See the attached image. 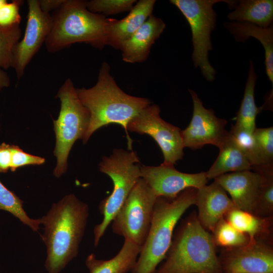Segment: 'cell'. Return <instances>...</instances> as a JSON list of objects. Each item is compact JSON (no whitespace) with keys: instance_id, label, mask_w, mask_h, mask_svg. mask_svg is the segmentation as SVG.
I'll list each match as a JSON object with an SVG mask.
<instances>
[{"instance_id":"2","label":"cell","mask_w":273,"mask_h":273,"mask_svg":"<svg viewBox=\"0 0 273 273\" xmlns=\"http://www.w3.org/2000/svg\"><path fill=\"white\" fill-rule=\"evenodd\" d=\"M76 93L90 115L83 144L87 143L92 135L99 128L115 124L124 129L128 150H132V140L127 130V124L144 108L152 104L151 101L129 95L122 90L111 75L110 66L106 62L101 65L95 85L88 88H77Z\"/></svg>"},{"instance_id":"13","label":"cell","mask_w":273,"mask_h":273,"mask_svg":"<svg viewBox=\"0 0 273 273\" xmlns=\"http://www.w3.org/2000/svg\"><path fill=\"white\" fill-rule=\"evenodd\" d=\"M193 104V112L189 125L181 130L184 148L201 149L204 145L217 147L228 133L227 121L217 117L212 109H206L197 93L189 89Z\"/></svg>"},{"instance_id":"32","label":"cell","mask_w":273,"mask_h":273,"mask_svg":"<svg viewBox=\"0 0 273 273\" xmlns=\"http://www.w3.org/2000/svg\"><path fill=\"white\" fill-rule=\"evenodd\" d=\"M23 3L22 0H13L6 3L0 8V28L20 25L21 20L20 8Z\"/></svg>"},{"instance_id":"33","label":"cell","mask_w":273,"mask_h":273,"mask_svg":"<svg viewBox=\"0 0 273 273\" xmlns=\"http://www.w3.org/2000/svg\"><path fill=\"white\" fill-rule=\"evenodd\" d=\"M11 164L10 170L14 172L19 167L27 165H40L45 162L44 158L28 154L19 146L11 145Z\"/></svg>"},{"instance_id":"30","label":"cell","mask_w":273,"mask_h":273,"mask_svg":"<svg viewBox=\"0 0 273 273\" xmlns=\"http://www.w3.org/2000/svg\"><path fill=\"white\" fill-rule=\"evenodd\" d=\"M253 135L260 159V166L255 169H273V127L256 128Z\"/></svg>"},{"instance_id":"28","label":"cell","mask_w":273,"mask_h":273,"mask_svg":"<svg viewBox=\"0 0 273 273\" xmlns=\"http://www.w3.org/2000/svg\"><path fill=\"white\" fill-rule=\"evenodd\" d=\"M22 37L19 25L8 28H0V67H12L13 52Z\"/></svg>"},{"instance_id":"10","label":"cell","mask_w":273,"mask_h":273,"mask_svg":"<svg viewBox=\"0 0 273 273\" xmlns=\"http://www.w3.org/2000/svg\"><path fill=\"white\" fill-rule=\"evenodd\" d=\"M160 113L157 105H149L129 121L127 130L152 137L162 152L164 160L162 164L174 166L184 155L181 130L164 120Z\"/></svg>"},{"instance_id":"8","label":"cell","mask_w":273,"mask_h":273,"mask_svg":"<svg viewBox=\"0 0 273 273\" xmlns=\"http://www.w3.org/2000/svg\"><path fill=\"white\" fill-rule=\"evenodd\" d=\"M223 0H171L170 3L181 12L189 24L192 32L193 51L192 60L196 68L199 67L205 78L212 81L216 71L208 60L212 49L211 33L216 26V14L213 6Z\"/></svg>"},{"instance_id":"20","label":"cell","mask_w":273,"mask_h":273,"mask_svg":"<svg viewBox=\"0 0 273 273\" xmlns=\"http://www.w3.org/2000/svg\"><path fill=\"white\" fill-rule=\"evenodd\" d=\"M142 248L124 239L122 248L113 258L98 259L92 253L87 257L85 264L89 273H127L134 267Z\"/></svg>"},{"instance_id":"15","label":"cell","mask_w":273,"mask_h":273,"mask_svg":"<svg viewBox=\"0 0 273 273\" xmlns=\"http://www.w3.org/2000/svg\"><path fill=\"white\" fill-rule=\"evenodd\" d=\"M263 179L258 172L245 170L222 174L214 181L230 195L236 208L252 213Z\"/></svg>"},{"instance_id":"16","label":"cell","mask_w":273,"mask_h":273,"mask_svg":"<svg viewBox=\"0 0 273 273\" xmlns=\"http://www.w3.org/2000/svg\"><path fill=\"white\" fill-rule=\"evenodd\" d=\"M195 205L198 208L200 222L212 233L218 222L236 208L226 191L215 181L197 189Z\"/></svg>"},{"instance_id":"6","label":"cell","mask_w":273,"mask_h":273,"mask_svg":"<svg viewBox=\"0 0 273 273\" xmlns=\"http://www.w3.org/2000/svg\"><path fill=\"white\" fill-rule=\"evenodd\" d=\"M136 153L132 150L115 149L109 156H103L99 170L111 179L112 193L100 203L103 215L101 223L94 229V246L97 247L135 184L141 178V164Z\"/></svg>"},{"instance_id":"23","label":"cell","mask_w":273,"mask_h":273,"mask_svg":"<svg viewBox=\"0 0 273 273\" xmlns=\"http://www.w3.org/2000/svg\"><path fill=\"white\" fill-rule=\"evenodd\" d=\"M224 218L238 230L246 234L250 241L257 238L271 239L272 217H261L234 208Z\"/></svg>"},{"instance_id":"31","label":"cell","mask_w":273,"mask_h":273,"mask_svg":"<svg viewBox=\"0 0 273 273\" xmlns=\"http://www.w3.org/2000/svg\"><path fill=\"white\" fill-rule=\"evenodd\" d=\"M135 0H90L86 1L87 9L90 12L105 17L130 11Z\"/></svg>"},{"instance_id":"19","label":"cell","mask_w":273,"mask_h":273,"mask_svg":"<svg viewBox=\"0 0 273 273\" xmlns=\"http://www.w3.org/2000/svg\"><path fill=\"white\" fill-rule=\"evenodd\" d=\"M218 148L219 150L218 156L206 172L208 180L228 173L252 169L250 163L229 131Z\"/></svg>"},{"instance_id":"22","label":"cell","mask_w":273,"mask_h":273,"mask_svg":"<svg viewBox=\"0 0 273 273\" xmlns=\"http://www.w3.org/2000/svg\"><path fill=\"white\" fill-rule=\"evenodd\" d=\"M228 19L233 21L246 22L267 28L272 24V0H241L235 1Z\"/></svg>"},{"instance_id":"24","label":"cell","mask_w":273,"mask_h":273,"mask_svg":"<svg viewBox=\"0 0 273 273\" xmlns=\"http://www.w3.org/2000/svg\"><path fill=\"white\" fill-rule=\"evenodd\" d=\"M257 75L253 63L250 61L248 77L243 99L236 117V125L253 133L256 127L257 115L261 110L255 104L254 90Z\"/></svg>"},{"instance_id":"11","label":"cell","mask_w":273,"mask_h":273,"mask_svg":"<svg viewBox=\"0 0 273 273\" xmlns=\"http://www.w3.org/2000/svg\"><path fill=\"white\" fill-rule=\"evenodd\" d=\"M218 258L222 273H273L271 239L257 238L241 246L223 248Z\"/></svg>"},{"instance_id":"26","label":"cell","mask_w":273,"mask_h":273,"mask_svg":"<svg viewBox=\"0 0 273 273\" xmlns=\"http://www.w3.org/2000/svg\"><path fill=\"white\" fill-rule=\"evenodd\" d=\"M212 234L216 246L223 248L241 246L249 242V237L238 230L224 217L216 224Z\"/></svg>"},{"instance_id":"36","label":"cell","mask_w":273,"mask_h":273,"mask_svg":"<svg viewBox=\"0 0 273 273\" xmlns=\"http://www.w3.org/2000/svg\"><path fill=\"white\" fill-rule=\"evenodd\" d=\"M10 83V78L8 74L0 67V91L9 86Z\"/></svg>"},{"instance_id":"5","label":"cell","mask_w":273,"mask_h":273,"mask_svg":"<svg viewBox=\"0 0 273 273\" xmlns=\"http://www.w3.org/2000/svg\"><path fill=\"white\" fill-rule=\"evenodd\" d=\"M197 189L188 188L173 199L157 197L149 231L131 273H154L171 243L174 228L196 202Z\"/></svg>"},{"instance_id":"34","label":"cell","mask_w":273,"mask_h":273,"mask_svg":"<svg viewBox=\"0 0 273 273\" xmlns=\"http://www.w3.org/2000/svg\"><path fill=\"white\" fill-rule=\"evenodd\" d=\"M11 145L2 143L0 144V172L7 173L11 164Z\"/></svg>"},{"instance_id":"25","label":"cell","mask_w":273,"mask_h":273,"mask_svg":"<svg viewBox=\"0 0 273 273\" xmlns=\"http://www.w3.org/2000/svg\"><path fill=\"white\" fill-rule=\"evenodd\" d=\"M23 201L0 180V210L10 212L33 231H38L41 224L40 219L29 217L23 208Z\"/></svg>"},{"instance_id":"21","label":"cell","mask_w":273,"mask_h":273,"mask_svg":"<svg viewBox=\"0 0 273 273\" xmlns=\"http://www.w3.org/2000/svg\"><path fill=\"white\" fill-rule=\"evenodd\" d=\"M224 26L238 42H245L252 37L262 44L265 51L266 75L273 86L272 24L267 28H263L248 22L233 21L224 23Z\"/></svg>"},{"instance_id":"18","label":"cell","mask_w":273,"mask_h":273,"mask_svg":"<svg viewBox=\"0 0 273 273\" xmlns=\"http://www.w3.org/2000/svg\"><path fill=\"white\" fill-rule=\"evenodd\" d=\"M155 0H140L123 19L111 18L107 45L119 50L122 43L129 38L152 15Z\"/></svg>"},{"instance_id":"4","label":"cell","mask_w":273,"mask_h":273,"mask_svg":"<svg viewBox=\"0 0 273 273\" xmlns=\"http://www.w3.org/2000/svg\"><path fill=\"white\" fill-rule=\"evenodd\" d=\"M52 16V25L44 42L54 53L76 43H85L99 49L107 45L111 18L89 11L86 1L65 0Z\"/></svg>"},{"instance_id":"3","label":"cell","mask_w":273,"mask_h":273,"mask_svg":"<svg viewBox=\"0 0 273 273\" xmlns=\"http://www.w3.org/2000/svg\"><path fill=\"white\" fill-rule=\"evenodd\" d=\"M212 234L191 213L173 235L170 247L154 273H222Z\"/></svg>"},{"instance_id":"29","label":"cell","mask_w":273,"mask_h":273,"mask_svg":"<svg viewBox=\"0 0 273 273\" xmlns=\"http://www.w3.org/2000/svg\"><path fill=\"white\" fill-rule=\"evenodd\" d=\"M258 173L263 176V179L252 213L261 217H272L273 171H263Z\"/></svg>"},{"instance_id":"1","label":"cell","mask_w":273,"mask_h":273,"mask_svg":"<svg viewBox=\"0 0 273 273\" xmlns=\"http://www.w3.org/2000/svg\"><path fill=\"white\" fill-rule=\"evenodd\" d=\"M89 215L88 206L74 194L54 203L40 218L41 238L46 247L44 266L48 273H60L78 253Z\"/></svg>"},{"instance_id":"9","label":"cell","mask_w":273,"mask_h":273,"mask_svg":"<svg viewBox=\"0 0 273 273\" xmlns=\"http://www.w3.org/2000/svg\"><path fill=\"white\" fill-rule=\"evenodd\" d=\"M157 197L140 178L111 221L113 232L142 246L149 231Z\"/></svg>"},{"instance_id":"14","label":"cell","mask_w":273,"mask_h":273,"mask_svg":"<svg viewBox=\"0 0 273 273\" xmlns=\"http://www.w3.org/2000/svg\"><path fill=\"white\" fill-rule=\"evenodd\" d=\"M141 177L157 197L173 199L188 188L199 189L208 183L206 172L188 173L176 170L174 166L141 165Z\"/></svg>"},{"instance_id":"7","label":"cell","mask_w":273,"mask_h":273,"mask_svg":"<svg viewBox=\"0 0 273 273\" xmlns=\"http://www.w3.org/2000/svg\"><path fill=\"white\" fill-rule=\"evenodd\" d=\"M56 98L61 102L58 118L54 120L56 144L54 154L57 164L53 171L56 177L64 174L68 168V158L75 142L82 141L90 119L88 110L80 101L71 78H67L59 88Z\"/></svg>"},{"instance_id":"17","label":"cell","mask_w":273,"mask_h":273,"mask_svg":"<svg viewBox=\"0 0 273 273\" xmlns=\"http://www.w3.org/2000/svg\"><path fill=\"white\" fill-rule=\"evenodd\" d=\"M165 28L160 18L151 15L143 25L127 40L119 50L122 59L128 63H142L148 58L150 50Z\"/></svg>"},{"instance_id":"37","label":"cell","mask_w":273,"mask_h":273,"mask_svg":"<svg viewBox=\"0 0 273 273\" xmlns=\"http://www.w3.org/2000/svg\"><path fill=\"white\" fill-rule=\"evenodd\" d=\"M6 3H7V0H0V8L4 6Z\"/></svg>"},{"instance_id":"12","label":"cell","mask_w":273,"mask_h":273,"mask_svg":"<svg viewBox=\"0 0 273 273\" xmlns=\"http://www.w3.org/2000/svg\"><path fill=\"white\" fill-rule=\"evenodd\" d=\"M28 11L24 35L15 47L12 67L18 79L24 75L25 70L40 48L50 32L52 16L42 12L38 0H28Z\"/></svg>"},{"instance_id":"27","label":"cell","mask_w":273,"mask_h":273,"mask_svg":"<svg viewBox=\"0 0 273 273\" xmlns=\"http://www.w3.org/2000/svg\"><path fill=\"white\" fill-rule=\"evenodd\" d=\"M229 132L248 159L252 169L259 167L260 159L253 133L236 124L232 125Z\"/></svg>"},{"instance_id":"35","label":"cell","mask_w":273,"mask_h":273,"mask_svg":"<svg viewBox=\"0 0 273 273\" xmlns=\"http://www.w3.org/2000/svg\"><path fill=\"white\" fill-rule=\"evenodd\" d=\"M41 10L50 14L53 10H57L64 3L65 0H38Z\"/></svg>"}]
</instances>
